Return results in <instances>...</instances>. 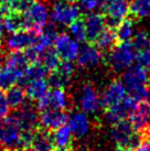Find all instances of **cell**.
Returning a JSON list of instances; mask_svg holds the SVG:
<instances>
[{
	"instance_id": "cell-1",
	"label": "cell",
	"mask_w": 150,
	"mask_h": 151,
	"mask_svg": "<svg viewBox=\"0 0 150 151\" xmlns=\"http://www.w3.org/2000/svg\"><path fill=\"white\" fill-rule=\"evenodd\" d=\"M149 78V71L138 64L128 67L121 77L127 93L138 101L146 99Z\"/></svg>"
},
{
	"instance_id": "cell-2",
	"label": "cell",
	"mask_w": 150,
	"mask_h": 151,
	"mask_svg": "<svg viewBox=\"0 0 150 151\" xmlns=\"http://www.w3.org/2000/svg\"><path fill=\"white\" fill-rule=\"evenodd\" d=\"M112 137L117 151H133L145 140L142 134L135 131L126 118L112 124Z\"/></svg>"
},
{
	"instance_id": "cell-3",
	"label": "cell",
	"mask_w": 150,
	"mask_h": 151,
	"mask_svg": "<svg viewBox=\"0 0 150 151\" xmlns=\"http://www.w3.org/2000/svg\"><path fill=\"white\" fill-rule=\"evenodd\" d=\"M22 130L12 115L0 119V150L22 151Z\"/></svg>"
},
{
	"instance_id": "cell-4",
	"label": "cell",
	"mask_w": 150,
	"mask_h": 151,
	"mask_svg": "<svg viewBox=\"0 0 150 151\" xmlns=\"http://www.w3.org/2000/svg\"><path fill=\"white\" fill-rule=\"evenodd\" d=\"M136 52L129 41L117 42L108 52V64L112 72H121L128 68L135 60Z\"/></svg>"
},
{
	"instance_id": "cell-5",
	"label": "cell",
	"mask_w": 150,
	"mask_h": 151,
	"mask_svg": "<svg viewBox=\"0 0 150 151\" xmlns=\"http://www.w3.org/2000/svg\"><path fill=\"white\" fill-rule=\"evenodd\" d=\"M100 7L105 16L106 27L114 30L129 13L128 0H102Z\"/></svg>"
},
{
	"instance_id": "cell-6",
	"label": "cell",
	"mask_w": 150,
	"mask_h": 151,
	"mask_svg": "<svg viewBox=\"0 0 150 151\" xmlns=\"http://www.w3.org/2000/svg\"><path fill=\"white\" fill-rule=\"evenodd\" d=\"M41 32L42 30L34 29V28L12 32L6 40V47L9 50V52L23 51L35 42V40Z\"/></svg>"
},
{
	"instance_id": "cell-7",
	"label": "cell",
	"mask_w": 150,
	"mask_h": 151,
	"mask_svg": "<svg viewBox=\"0 0 150 151\" xmlns=\"http://www.w3.org/2000/svg\"><path fill=\"white\" fill-rule=\"evenodd\" d=\"M37 109L32 104L27 103L14 109L12 116L17 119L22 131H34L39 128V114Z\"/></svg>"
},
{
	"instance_id": "cell-8",
	"label": "cell",
	"mask_w": 150,
	"mask_h": 151,
	"mask_svg": "<svg viewBox=\"0 0 150 151\" xmlns=\"http://www.w3.org/2000/svg\"><path fill=\"white\" fill-rule=\"evenodd\" d=\"M53 44H54V50L56 51L61 61L72 62L77 58L79 51V43L75 39H72L69 34L62 33L56 35Z\"/></svg>"
},
{
	"instance_id": "cell-9",
	"label": "cell",
	"mask_w": 150,
	"mask_h": 151,
	"mask_svg": "<svg viewBox=\"0 0 150 151\" xmlns=\"http://www.w3.org/2000/svg\"><path fill=\"white\" fill-rule=\"evenodd\" d=\"M81 16L79 7L66 1H56L52 8L51 18L56 23L69 25Z\"/></svg>"
},
{
	"instance_id": "cell-10",
	"label": "cell",
	"mask_w": 150,
	"mask_h": 151,
	"mask_svg": "<svg viewBox=\"0 0 150 151\" xmlns=\"http://www.w3.org/2000/svg\"><path fill=\"white\" fill-rule=\"evenodd\" d=\"M128 120L135 131L142 134L150 125V101H140L133 111L128 115Z\"/></svg>"
},
{
	"instance_id": "cell-11",
	"label": "cell",
	"mask_w": 150,
	"mask_h": 151,
	"mask_svg": "<svg viewBox=\"0 0 150 151\" xmlns=\"http://www.w3.org/2000/svg\"><path fill=\"white\" fill-rule=\"evenodd\" d=\"M74 66L72 62L63 61L56 70L49 72L48 74V84L52 88H64L74 75Z\"/></svg>"
},
{
	"instance_id": "cell-12",
	"label": "cell",
	"mask_w": 150,
	"mask_h": 151,
	"mask_svg": "<svg viewBox=\"0 0 150 151\" xmlns=\"http://www.w3.org/2000/svg\"><path fill=\"white\" fill-rule=\"evenodd\" d=\"M126 94H127V89L125 85L123 84V82L115 80L107 86L105 92L103 93L100 99V105L105 110H107L116 106L117 104H119L123 101V98L126 96Z\"/></svg>"
},
{
	"instance_id": "cell-13",
	"label": "cell",
	"mask_w": 150,
	"mask_h": 151,
	"mask_svg": "<svg viewBox=\"0 0 150 151\" xmlns=\"http://www.w3.org/2000/svg\"><path fill=\"white\" fill-rule=\"evenodd\" d=\"M67 118H69V115L66 110L54 108L42 109L39 113V125L42 128L51 131L64 125L67 122Z\"/></svg>"
},
{
	"instance_id": "cell-14",
	"label": "cell",
	"mask_w": 150,
	"mask_h": 151,
	"mask_svg": "<svg viewBox=\"0 0 150 151\" xmlns=\"http://www.w3.org/2000/svg\"><path fill=\"white\" fill-rule=\"evenodd\" d=\"M23 13L29 22L30 28L42 30L48 23L49 12H48L46 6L42 1L35 0V2Z\"/></svg>"
},
{
	"instance_id": "cell-15",
	"label": "cell",
	"mask_w": 150,
	"mask_h": 151,
	"mask_svg": "<svg viewBox=\"0 0 150 151\" xmlns=\"http://www.w3.org/2000/svg\"><path fill=\"white\" fill-rule=\"evenodd\" d=\"M103 59V52L97 49L93 43L88 42L83 45L77 54V65L83 68H91L96 66Z\"/></svg>"
},
{
	"instance_id": "cell-16",
	"label": "cell",
	"mask_w": 150,
	"mask_h": 151,
	"mask_svg": "<svg viewBox=\"0 0 150 151\" xmlns=\"http://www.w3.org/2000/svg\"><path fill=\"white\" fill-rule=\"evenodd\" d=\"M83 21L86 32V41L93 43L98 34L106 28L105 16L103 13H88L83 16Z\"/></svg>"
},
{
	"instance_id": "cell-17",
	"label": "cell",
	"mask_w": 150,
	"mask_h": 151,
	"mask_svg": "<svg viewBox=\"0 0 150 151\" xmlns=\"http://www.w3.org/2000/svg\"><path fill=\"white\" fill-rule=\"evenodd\" d=\"M79 104L84 113H95L100 106V97L96 93L95 87L91 83L85 84L82 88Z\"/></svg>"
},
{
	"instance_id": "cell-18",
	"label": "cell",
	"mask_w": 150,
	"mask_h": 151,
	"mask_svg": "<svg viewBox=\"0 0 150 151\" xmlns=\"http://www.w3.org/2000/svg\"><path fill=\"white\" fill-rule=\"evenodd\" d=\"M30 149H33L34 151H52L54 149L53 140H52V134L51 131L48 129H44L39 126L33 134L31 143H30Z\"/></svg>"
},
{
	"instance_id": "cell-19",
	"label": "cell",
	"mask_w": 150,
	"mask_h": 151,
	"mask_svg": "<svg viewBox=\"0 0 150 151\" xmlns=\"http://www.w3.org/2000/svg\"><path fill=\"white\" fill-rule=\"evenodd\" d=\"M1 20L4 23V28H6L7 31L10 33L21 31V30L31 29L25 13L11 11V12L4 14V17L1 18Z\"/></svg>"
},
{
	"instance_id": "cell-20",
	"label": "cell",
	"mask_w": 150,
	"mask_h": 151,
	"mask_svg": "<svg viewBox=\"0 0 150 151\" xmlns=\"http://www.w3.org/2000/svg\"><path fill=\"white\" fill-rule=\"evenodd\" d=\"M4 64L10 67L19 76V81H20L30 63L22 51H16V52H10L8 55H6Z\"/></svg>"
},
{
	"instance_id": "cell-21",
	"label": "cell",
	"mask_w": 150,
	"mask_h": 151,
	"mask_svg": "<svg viewBox=\"0 0 150 151\" xmlns=\"http://www.w3.org/2000/svg\"><path fill=\"white\" fill-rule=\"evenodd\" d=\"M67 119H69V124H70L69 126L71 128L72 134L74 137L82 138L87 134L89 122H88L87 116L85 115V113H82V111L73 113Z\"/></svg>"
},
{
	"instance_id": "cell-22",
	"label": "cell",
	"mask_w": 150,
	"mask_h": 151,
	"mask_svg": "<svg viewBox=\"0 0 150 151\" xmlns=\"http://www.w3.org/2000/svg\"><path fill=\"white\" fill-rule=\"evenodd\" d=\"M52 140L54 148H70L73 141V134L70 126L62 125L55 129L51 130Z\"/></svg>"
},
{
	"instance_id": "cell-23",
	"label": "cell",
	"mask_w": 150,
	"mask_h": 151,
	"mask_svg": "<svg viewBox=\"0 0 150 151\" xmlns=\"http://www.w3.org/2000/svg\"><path fill=\"white\" fill-rule=\"evenodd\" d=\"M116 43H117V38H116V33H115V30L106 27L98 34V37L94 40L93 44L97 49H100L102 52H109Z\"/></svg>"
},
{
	"instance_id": "cell-24",
	"label": "cell",
	"mask_w": 150,
	"mask_h": 151,
	"mask_svg": "<svg viewBox=\"0 0 150 151\" xmlns=\"http://www.w3.org/2000/svg\"><path fill=\"white\" fill-rule=\"evenodd\" d=\"M25 95L30 101H38L49 91V84L45 78H38L25 84Z\"/></svg>"
},
{
	"instance_id": "cell-25",
	"label": "cell",
	"mask_w": 150,
	"mask_h": 151,
	"mask_svg": "<svg viewBox=\"0 0 150 151\" xmlns=\"http://www.w3.org/2000/svg\"><path fill=\"white\" fill-rule=\"evenodd\" d=\"M49 74V71L41 62H35V63H30L28 68L25 70L23 76L20 78L19 83L21 85L28 84L29 82L38 78H45Z\"/></svg>"
},
{
	"instance_id": "cell-26",
	"label": "cell",
	"mask_w": 150,
	"mask_h": 151,
	"mask_svg": "<svg viewBox=\"0 0 150 151\" xmlns=\"http://www.w3.org/2000/svg\"><path fill=\"white\" fill-rule=\"evenodd\" d=\"M4 94H6V98L10 109H13V110L18 109L25 103L27 95H25V89L21 87V85H13L8 88Z\"/></svg>"
},
{
	"instance_id": "cell-27",
	"label": "cell",
	"mask_w": 150,
	"mask_h": 151,
	"mask_svg": "<svg viewBox=\"0 0 150 151\" xmlns=\"http://www.w3.org/2000/svg\"><path fill=\"white\" fill-rule=\"evenodd\" d=\"M48 97H49L48 108L61 109V110L67 109L69 99L64 88H52V91H48Z\"/></svg>"
},
{
	"instance_id": "cell-28",
	"label": "cell",
	"mask_w": 150,
	"mask_h": 151,
	"mask_svg": "<svg viewBox=\"0 0 150 151\" xmlns=\"http://www.w3.org/2000/svg\"><path fill=\"white\" fill-rule=\"evenodd\" d=\"M133 32V19L131 17L124 18L115 29L117 42L130 41Z\"/></svg>"
},
{
	"instance_id": "cell-29",
	"label": "cell",
	"mask_w": 150,
	"mask_h": 151,
	"mask_svg": "<svg viewBox=\"0 0 150 151\" xmlns=\"http://www.w3.org/2000/svg\"><path fill=\"white\" fill-rule=\"evenodd\" d=\"M129 14L133 19H144L150 16V0H131Z\"/></svg>"
},
{
	"instance_id": "cell-30",
	"label": "cell",
	"mask_w": 150,
	"mask_h": 151,
	"mask_svg": "<svg viewBox=\"0 0 150 151\" xmlns=\"http://www.w3.org/2000/svg\"><path fill=\"white\" fill-rule=\"evenodd\" d=\"M19 82V76L8 67L6 64L0 65V89L7 91L8 88L17 84Z\"/></svg>"
},
{
	"instance_id": "cell-31",
	"label": "cell",
	"mask_w": 150,
	"mask_h": 151,
	"mask_svg": "<svg viewBox=\"0 0 150 151\" xmlns=\"http://www.w3.org/2000/svg\"><path fill=\"white\" fill-rule=\"evenodd\" d=\"M40 62L46 67L48 71L52 72L56 70L58 65L61 64V59L58 58L56 51L51 46L49 49H46L44 52H42L40 56Z\"/></svg>"
},
{
	"instance_id": "cell-32",
	"label": "cell",
	"mask_w": 150,
	"mask_h": 151,
	"mask_svg": "<svg viewBox=\"0 0 150 151\" xmlns=\"http://www.w3.org/2000/svg\"><path fill=\"white\" fill-rule=\"evenodd\" d=\"M131 39L133 40H131L130 43H131V45H133L136 53L146 50L150 46V35L148 32L144 31V30L138 31Z\"/></svg>"
},
{
	"instance_id": "cell-33",
	"label": "cell",
	"mask_w": 150,
	"mask_h": 151,
	"mask_svg": "<svg viewBox=\"0 0 150 151\" xmlns=\"http://www.w3.org/2000/svg\"><path fill=\"white\" fill-rule=\"evenodd\" d=\"M70 31L72 35L77 42H84L86 41V32H85V25L83 21V16H79L77 19H75L74 21L69 24Z\"/></svg>"
},
{
	"instance_id": "cell-34",
	"label": "cell",
	"mask_w": 150,
	"mask_h": 151,
	"mask_svg": "<svg viewBox=\"0 0 150 151\" xmlns=\"http://www.w3.org/2000/svg\"><path fill=\"white\" fill-rule=\"evenodd\" d=\"M35 2V0H14V11L23 13Z\"/></svg>"
},
{
	"instance_id": "cell-35",
	"label": "cell",
	"mask_w": 150,
	"mask_h": 151,
	"mask_svg": "<svg viewBox=\"0 0 150 151\" xmlns=\"http://www.w3.org/2000/svg\"><path fill=\"white\" fill-rule=\"evenodd\" d=\"M81 8L86 11H93L100 6L102 0H77Z\"/></svg>"
},
{
	"instance_id": "cell-36",
	"label": "cell",
	"mask_w": 150,
	"mask_h": 151,
	"mask_svg": "<svg viewBox=\"0 0 150 151\" xmlns=\"http://www.w3.org/2000/svg\"><path fill=\"white\" fill-rule=\"evenodd\" d=\"M10 111V107L8 105V101L6 98L4 91L0 89V119L6 117Z\"/></svg>"
},
{
	"instance_id": "cell-37",
	"label": "cell",
	"mask_w": 150,
	"mask_h": 151,
	"mask_svg": "<svg viewBox=\"0 0 150 151\" xmlns=\"http://www.w3.org/2000/svg\"><path fill=\"white\" fill-rule=\"evenodd\" d=\"M133 151H150V141L144 140L137 148H135Z\"/></svg>"
},
{
	"instance_id": "cell-38",
	"label": "cell",
	"mask_w": 150,
	"mask_h": 151,
	"mask_svg": "<svg viewBox=\"0 0 150 151\" xmlns=\"http://www.w3.org/2000/svg\"><path fill=\"white\" fill-rule=\"evenodd\" d=\"M142 136H144V139L145 140H148L150 141V125L146 128V130L142 132Z\"/></svg>"
},
{
	"instance_id": "cell-39",
	"label": "cell",
	"mask_w": 150,
	"mask_h": 151,
	"mask_svg": "<svg viewBox=\"0 0 150 151\" xmlns=\"http://www.w3.org/2000/svg\"><path fill=\"white\" fill-rule=\"evenodd\" d=\"M2 34H4V23L0 19V44H2Z\"/></svg>"
},
{
	"instance_id": "cell-40",
	"label": "cell",
	"mask_w": 150,
	"mask_h": 151,
	"mask_svg": "<svg viewBox=\"0 0 150 151\" xmlns=\"http://www.w3.org/2000/svg\"><path fill=\"white\" fill-rule=\"evenodd\" d=\"M52 151H72L70 148H54Z\"/></svg>"
},
{
	"instance_id": "cell-41",
	"label": "cell",
	"mask_w": 150,
	"mask_h": 151,
	"mask_svg": "<svg viewBox=\"0 0 150 151\" xmlns=\"http://www.w3.org/2000/svg\"><path fill=\"white\" fill-rule=\"evenodd\" d=\"M147 97H150V83L148 84V86H147Z\"/></svg>"
},
{
	"instance_id": "cell-42",
	"label": "cell",
	"mask_w": 150,
	"mask_h": 151,
	"mask_svg": "<svg viewBox=\"0 0 150 151\" xmlns=\"http://www.w3.org/2000/svg\"><path fill=\"white\" fill-rule=\"evenodd\" d=\"M22 151H34L33 149H30V148H28V149H23Z\"/></svg>"
},
{
	"instance_id": "cell-43",
	"label": "cell",
	"mask_w": 150,
	"mask_h": 151,
	"mask_svg": "<svg viewBox=\"0 0 150 151\" xmlns=\"http://www.w3.org/2000/svg\"><path fill=\"white\" fill-rule=\"evenodd\" d=\"M55 1H65V0H55Z\"/></svg>"
}]
</instances>
